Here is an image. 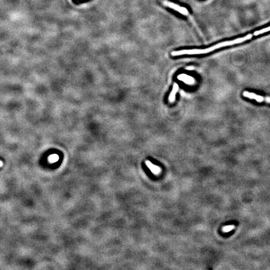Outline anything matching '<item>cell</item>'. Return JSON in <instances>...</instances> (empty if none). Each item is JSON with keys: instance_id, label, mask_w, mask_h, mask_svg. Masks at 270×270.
Listing matches in <instances>:
<instances>
[{"instance_id": "1", "label": "cell", "mask_w": 270, "mask_h": 270, "mask_svg": "<svg viewBox=\"0 0 270 270\" xmlns=\"http://www.w3.org/2000/svg\"><path fill=\"white\" fill-rule=\"evenodd\" d=\"M253 36V34H249V35H246L245 37L243 38H239L237 39H235L232 41H224L222 43H218L215 45H214L212 47L208 48L206 49H183L180 51H176V52H173L172 53V55L173 56H178L181 55H199V54H205L210 52H213V51L217 49L218 48H220L222 47H225L228 46H231L234 45L235 44H239L243 41H245L246 40H248L251 39Z\"/></svg>"}, {"instance_id": "2", "label": "cell", "mask_w": 270, "mask_h": 270, "mask_svg": "<svg viewBox=\"0 0 270 270\" xmlns=\"http://www.w3.org/2000/svg\"><path fill=\"white\" fill-rule=\"evenodd\" d=\"M161 2H162V3L165 6H167L168 8H170L174 10L175 11H178V13H181V14H183L184 16H188L189 15L188 11L186 8L180 6H179L177 4H175V3H173L172 2H170L168 1V0H161Z\"/></svg>"}, {"instance_id": "3", "label": "cell", "mask_w": 270, "mask_h": 270, "mask_svg": "<svg viewBox=\"0 0 270 270\" xmlns=\"http://www.w3.org/2000/svg\"><path fill=\"white\" fill-rule=\"evenodd\" d=\"M243 95L244 97H246V98H248L249 99H255L258 103L266 102L268 103H270V97H268V96L263 97L262 96L258 95V94H255L254 93H251V92H248V91H244L243 93Z\"/></svg>"}, {"instance_id": "4", "label": "cell", "mask_w": 270, "mask_h": 270, "mask_svg": "<svg viewBox=\"0 0 270 270\" xmlns=\"http://www.w3.org/2000/svg\"><path fill=\"white\" fill-rule=\"evenodd\" d=\"M177 78L180 81H182L184 83H187V84H193L195 83V79L193 77H191L190 76H188L187 75H185V74L179 75L178 76Z\"/></svg>"}, {"instance_id": "5", "label": "cell", "mask_w": 270, "mask_h": 270, "mask_svg": "<svg viewBox=\"0 0 270 270\" xmlns=\"http://www.w3.org/2000/svg\"><path fill=\"white\" fill-rule=\"evenodd\" d=\"M178 90H179L178 84L176 83H175L173 84V90H172V91L171 93L170 94V96H169V98H168L169 102L171 103H173L174 102L175 100V98H176V94Z\"/></svg>"}, {"instance_id": "6", "label": "cell", "mask_w": 270, "mask_h": 270, "mask_svg": "<svg viewBox=\"0 0 270 270\" xmlns=\"http://www.w3.org/2000/svg\"><path fill=\"white\" fill-rule=\"evenodd\" d=\"M146 165L150 169L151 171L155 174H159L161 172V168L158 166L153 164L152 163H151L149 161H146Z\"/></svg>"}, {"instance_id": "7", "label": "cell", "mask_w": 270, "mask_h": 270, "mask_svg": "<svg viewBox=\"0 0 270 270\" xmlns=\"http://www.w3.org/2000/svg\"><path fill=\"white\" fill-rule=\"evenodd\" d=\"M270 31V26L267 27V28H263V29H261V30L256 31L254 32V33H253V35L255 36V37H256V36H258V35H261V34H263V33H266V32H268V31Z\"/></svg>"}, {"instance_id": "8", "label": "cell", "mask_w": 270, "mask_h": 270, "mask_svg": "<svg viewBox=\"0 0 270 270\" xmlns=\"http://www.w3.org/2000/svg\"><path fill=\"white\" fill-rule=\"evenodd\" d=\"M234 228V225H228V226H225L223 228V231L225 232V233H228V232H230V231H231Z\"/></svg>"}, {"instance_id": "9", "label": "cell", "mask_w": 270, "mask_h": 270, "mask_svg": "<svg viewBox=\"0 0 270 270\" xmlns=\"http://www.w3.org/2000/svg\"><path fill=\"white\" fill-rule=\"evenodd\" d=\"M58 160V156L56 155H52V156L49 157V161L52 162V163L55 162Z\"/></svg>"}, {"instance_id": "10", "label": "cell", "mask_w": 270, "mask_h": 270, "mask_svg": "<svg viewBox=\"0 0 270 270\" xmlns=\"http://www.w3.org/2000/svg\"><path fill=\"white\" fill-rule=\"evenodd\" d=\"M194 68H195L193 66H190V67H187V70H189V71H191V70H193Z\"/></svg>"}, {"instance_id": "11", "label": "cell", "mask_w": 270, "mask_h": 270, "mask_svg": "<svg viewBox=\"0 0 270 270\" xmlns=\"http://www.w3.org/2000/svg\"><path fill=\"white\" fill-rule=\"evenodd\" d=\"M3 162L2 161H0V167H2L3 166Z\"/></svg>"}]
</instances>
